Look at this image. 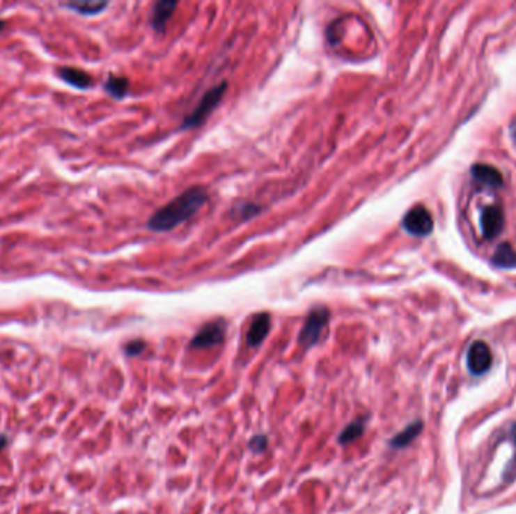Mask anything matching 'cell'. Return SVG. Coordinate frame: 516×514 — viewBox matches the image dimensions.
Masks as SVG:
<instances>
[{
    "instance_id": "7",
    "label": "cell",
    "mask_w": 516,
    "mask_h": 514,
    "mask_svg": "<svg viewBox=\"0 0 516 514\" xmlns=\"http://www.w3.org/2000/svg\"><path fill=\"white\" fill-rule=\"evenodd\" d=\"M504 226L503 210L497 205L486 207L482 213V231L486 238H495L500 235Z\"/></svg>"
},
{
    "instance_id": "16",
    "label": "cell",
    "mask_w": 516,
    "mask_h": 514,
    "mask_svg": "<svg viewBox=\"0 0 516 514\" xmlns=\"http://www.w3.org/2000/svg\"><path fill=\"white\" fill-rule=\"evenodd\" d=\"M420 430H421V424H420V422H415V424H412V426H409L407 428H405V430L402 431V433H398V435L391 440V445H393V446H397V448H400V446L407 445V444H409L411 440H412L416 435L420 433Z\"/></svg>"
},
{
    "instance_id": "21",
    "label": "cell",
    "mask_w": 516,
    "mask_h": 514,
    "mask_svg": "<svg viewBox=\"0 0 516 514\" xmlns=\"http://www.w3.org/2000/svg\"><path fill=\"white\" fill-rule=\"evenodd\" d=\"M5 29V22L0 20V32H2Z\"/></svg>"
},
{
    "instance_id": "1",
    "label": "cell",
    "mask_w": 516,
    "mask_h": 514,
    "mask_svg": "<svg viewBox=\"0 0 516 514\" xmlns=\"http://www.w3.org/2000/svg\"><path fill=\"white\" fill-rule=\"evenodd\" d=\"M207 199L208 195L204 187H190L177 198L169 201L165 207L159 208L148 220V228L156 233L171 231V229H174L192 217L207 203Z\"/></svg>"
},
{
    "instance_id": "14",
    "label": "cell",
    "mask_w": 516,
    "mask_h": 514,
    "mask_svg": "<svg viewBox=\"0 0 516 514\" xmlns=\"http://www.w3.org/2000/svg\"><path fill=\"white\" fill-rule=\"evenodd\" d=\"M492 261L498 267H516V251L509 244H501L497 249Z\"/></svg>"
},
{
    "instance_id": "8",
    "label": "cell",
    "mask_w": 516,
    "mask_h": 514,
    "mask_svg": "<svg viewBox=\"0 0 516 514\" xmlns=\"http://www.w3.org/2000/svg\"><path fill=\"white\" fill-rule=\"evenodd\" d=\"M270 329V317L266 312H261L249 326L247 341L249 347H258L263 341H265Z\"/></svg>"
},
{
    "instance_id": "6",
    "label": "cell",
    "mask_w": 516,
    "mask_h": 514,
    "mask_svg": "<svg viewBox=\"0 0 516 514\" xmlns=\"http://www.w3.org/2000/svg\"><path fill=\"white\" fill-rule=\"evenodd\" d=\"M492 364V353L489 345L483 341H476L473 345L469 347L468 352V366L471 373L474 374H483Z\"/></svg>"
},
{
    "instance_id": "18",
    "label": "cell",
    "mask_w": 516,
    "mask_h": 514,
    "mask_svg": "<svg viewBox=\"0 0 516 514\" xmlns=\"http://www.w3.org/2000/svg\"><path fill=\"white\" fill-rule=\"evenodd\" d=\"M145 343L143 341H132L125 345V353L129 356H136L143 352Z\"/></svg>"
},
{
    "instance_id": "3",
    "label": "cell",
    "mask_w": 516,
    "mask_h": 514,
    "mask_svg": "<svg viewBox=\"0 0 516 514\" xmlns=\"http://www.w3.org/2000/svg\"><path fill=\"white\" fill-rule=\"evenodd\" d=\"M329 321V311L325 306H317L313 311H310L305 323L299 334V344L305 348L313 347L322 335L325 327L328 326Z\"/></svg>"
},
{
    "instance_id": "5",
    "label": "cell",
    "mask_w": 516,
    "mask_h": 514,
    "mask_svg": "<svg viewBox=\"0 0 516 514\" xmlns=\"http://www.w3.org/2000/svg\"><path fill=\"white\" fill-rule=\"evenodd\" d=\"M225 332H226L225 321L216 320L212 321V323H207L199 329V332L194 336L192 341H190V348H208L219 345L224 343Z\"/></svg>"
},
{
    "instance_id": "13",
    "label": "cell",
    "mask_w": 516,
    "mask_h": 514,
    "mask_svg": "<svg viewBox=\"0 0 516 514\" xmlns=\"http://www.w3.org/2000/svg\"><path fill=\"white\" fill-rule=\"evenodd\" d=\"M104 89L114 98H124L129 93V80L121 76H109L104 84Z\"/></svg>"
},
{
    "instance_id": "4",
    "label": "cell",
    "mask_w": 516,
    "mask_h": 514,
    "mask_svg": "<svg viewBox=\"0 0 516 514\" xmlns=\"http://www.w3.org/2000/svg\"><path fill=\"white\" fill-rule=\"evenodd\" d=\"M405 231L415 237H425L433 231V217L424 205H415L403 217Z\"/></svg>"
},
{
    "instance_id": "17",
    "label": "cell",
    "mask_w": 516,
    "mask_h": 514,
    "mask_svg": "<svg viewBox=\"0 0 516 514\" xmlns=\"http://www.w3.org/2000/svg\"><path fill=\"white\" fill-rule=\"evenodd\" d=\"M249 446H251V449H252L253 453L265 451L266 446H267V439H266V436H256V437H252Z\"/></svg>"
},
{
    "instance_id": "2",
    "label": "cell",
    "mask_w": 516,
    "mask_h": 514,
    "mask_svg": "<svg viewBox=\"0 0 516 514\" xmlns=\"http://www.w3.org/2000/svg\"><path fill=\"white\" fill-rule=\"evenodd\" d=\"M225 91H226V81H222V84L213 86L212 89H208L207 93L201 97V100H199L196 107L192 110V112H190V115L185 118L181 128H194V127L201 125L208 118V115L213 112L214 107L222 102Z\"/></svg>"
},
{
    "instance_id": "12",
    "label": "cell",
    "mask_w": 516,
    "mask_h": 514,
    "mask_svg": "<svg viewBox=\"0 0 516 514\" xmlns=\"http://www.w3.org/2000/svg\"><path fill=\"white\" fill-rule=\"evenodd\" d=\"M63 6H67L72 9V11L84 14V15H95L100 11H103V9L107 6V2H97V0H77V2L63 3Z\"/></svg>"
},
{
    "instance_id": "15",
    "label": "cell",
    "mask_w": 516,
    "mask_h": 514,
    "mask_svg": "<svg viewBox=\"0 0 516 514\" xmlns=\"http://www.w3.org/2000/svg\"><path fill=\"white\" fill-rule=\"evenodd\" d=\"M362 433H364V421H362V419L355 421V422H352L350 426L344 428L343 433L338 436V442L340 444L353 442V440H357L358 437H361Z\"/></svg>"
},
{
    "instance_id": "11",
    "label": "cell",
    "mask_w": 516,
    "mask_h": 514,
    "mask_svg": "<svg viewBox=\"0 0 516 514\" xmlns=\"http://www.w3.org/2000/svg\"><path fill=\"white\" fill-rule=\"evenodd\" d=\"M473 177L489 187H500L503 185V176L500 171L494 166H489V164H474Z\"/></svg>"
},
{
    "instance_id": "20",
    "label": "cell",
    "mask_w": 516,
    "mask_h": 514,
    "mask_svg": "<svg viewBox=\"0 0 516 514\" xmlns=\"http://www.w3.org/2000/svg\"><path fill=\"white\" fill-rule=\"evenodd\" d=\"M512 439H513V442H515V445H516V426H515L513 430H512Z\"/></svg>"
},
{
    "instance_id": "10",
    "label": "cell",
    "mask_w": 516,
    "mask_h": 514,
    "mask_svg": "<svg viewBox=\"0 0 516 514\" xmlns=\"http://www.w3.org/2000/svg\"><path fill=\"white\" fill-rule=\"evenodd\" d=\"M177 8L175 2H159L154 5L151 24L157 32H165L166 24L171 20L172 14H174Z\"/></svg>"
},
{
    "instance_id": "19",
    "label": "cell",
    "mask_w": 516,
    "mask_h": 514,
    "mask_svg": "<svg viewBox=\"0 0 516 514\" xmlns=\"http://www.w3.org/2000/svg\"><path fill=\"white\" fill-rule=\"evenodd\" d=\"M6 436H2V435H0V449H2L5 445H6Z\"/></svg>"
},
{
    "instance_id": "9",
    "label": "cell",
    "mask_w": 516,
    "mask_h": 514,
    "mask_svg": "<svg viewBox=\"0 0 516 514\" xmlns=\"http://www.w3.org/2000/svg\"><path fill=\"white\" fill-rule=\"evenodd\" d=\"M58 76L63 81H67L68 85L75 86L77 89H88L91 85H93V77H91L86 71L75 68V67L59 68Z\"/></svg>"
}]
</instances>
